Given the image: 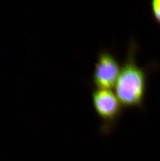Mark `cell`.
<instances>
[{
    "label": "cell",
    "instance_id": "obj_3",
    "mask_svg": "<svg viewBox=\"0 0 160 161\" xmlns=\"http://www.w3.org/2000/svg\"><path fill=\"white\" fill-rule=\"evenodd\" d=\"M121 68L113 54L107 51L100 52L93 76L96 88L111 89L115 87Z\"/></svg>",
    "mask_w": 160,
    "mask_h": 161
},
{
    "label": "cell",
    "instance_id": "obj_2",
    "mask_svg": "<svg viewBox=\"0 0 160 161\" xmlns=\"http://www.w3.org/2000/svg\"><path fill=\"white\" fill-rule=\"evenodd\" d=\"M92 101L94 109L103 122L102 132L109 133L122 113V104L115 93L106 89H95L93 91Z\"/></svg>",
    "mask_w": 160,
    "mask_h": 161
},
{
    "label": "cell",
    "instance_id": "obj_4",
    "mask_svg": "<svg viewBox=\"0 0 160 161\" xmlns=\"http://www.w3.org/2000/svg\"><path fill=\"white\" fill-rule=\"evenodd\" d=\"M151 12L154 19L160 25V0L151 2Z\"/></svg>",
    "mask_w": 160,
    "mask_h": 161
},
{
    "label": "cell",
    "instance_id": "obj_1",
    "mask_svg": "<svg viewBox=\"0 0 160 161\" xmlns=\"http://www.w3.org/2000/svg\"><path fill=\"white\" fill-rule=\"evenodd\" d=\"M135 45L131 42L115 85L123 108H141L146 91L147 73L135 61Z\"/></svg>",
    "mask_w": 160,
    "mask_h": 161
}]
</instances>
